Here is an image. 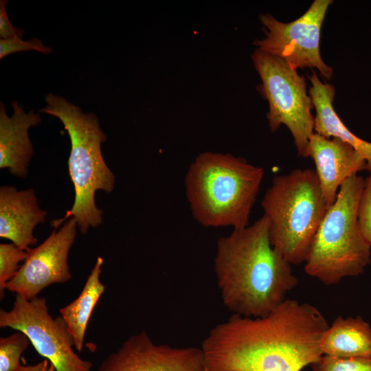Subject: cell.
<instances>
[{
  "label": "cell",
  "mask_w": 371,
  "mask_h": 371,
  "mask_svg": "<svg viewBox=\"0 0 371 371\" xmlns=\"http://www.w3.org/2000/svg\"><path fill=\"white\" fill-rule=\"evenodd\" d=\"M331 0H315L299 18L283 23L270 14H261L265 37L254 45L262 52L280 58L292 68H316L322 77L329 80L333 68L322 60L319 51L322 23Z\"/></svg>",
  "instance_id": "9"
},
{
  "label": "cell",
  "mask_w": 371,
  "mask_h": 371,
  "mask_svg": "<svg viewBox=\"0 0 371 371\" xmlns=\"http://www.w3.org/2000/svg\"><path fill=\"white\" fill-rule=\"evenodd\" d=\"M103 262V258L98 256L80 294L72 302L59 309L78 352L82 350L88 322L104 291V286L100 280Z\"/></svg>",
  "instance_id": "17"
},
{
  "label": "cell",
  "mask_w": 371,
  "mask_h": 371,
  "mask_svg": "<svg viewBox=\"0 0 371 371\" xmlns=\"http://www.w3.org/2000/svg\"><path fill=\"white\" fill-rule=\"evenodd\" d=\"M313 371H371L370 357H339L324 355L311 364Z\"/></svg>",
  "instance_id": "20"
},
{
  "label": "cell",
  "mask_w": 371,
  "mask_h": 371,
  "mask_svg": "<svg viewBox=\"0 0 371 371\" xmlns=\"http://www.w3.org/2000/svg\"><path fill=\"white\" fill-rule=\"evenodd\" d=\"M30 343L28 337L18 331L6 337L0 338V371H14L21 364L22 354Z\"/></svg>",
  "instance_id": "18"
},
{
  "label": "cell",
  "mask_w": 371,
  "mask_h": 371,
  "mask_svg": "<svg viewBox=\"0 0 371 371\" xmlns=\"http://www.w3.org/2000/svg\"><path fill=\"white\" fill-rule=\"evenodd\" d=\"M98 371H205L201 348L156 344L145 331L133 335Z\"/></svg>",
  "instance_id": "11"
},
{
  "label": "cell",
  "mask_w": 371,
  "mask_h": 371,
  "mask_svg": "<svg viewBox=\"0 0 371 371\" xmlns=\"http://www.w3.org/2000/svg\"><path fill=\"white\" fill-rule=\"evenodd\" d=\"M0 326L25 333L55 371H92V363L74 351V339L64 319L51 316L44 297L26 300L16 294L10 310H0Z\"/></svg>",
  "instance_id": "8"
},
{
  "label": "cell",
  "mask_w": 371,
  "mask_h": 371,
  "mask_svg": "<svg viewBox=\"0 0 371 371\" xmlns=\"http://www.w3.org/2000/svg\"><path fill=\"white\" fill-rule=\"evenodd\" d=\"M315 162L322 194L329 208L336 201L337 190L359 171L367 170V162L348 143L313 133L309 139L307 157Z\"/></svg>",
  "instance_id": "12"
},
{
  "label": "cell",
  "mask_w": 371,
  "mask_h": 371,
  "mask_svg": "<svg viewBox=\"0 0 371 371\" xmlns=\"http://www.w3.org/2000/svg\"><path fill=\"white\" fill-rule=\"evenodd\" d=\"M28 251L20 249L14 244H0V297H4L7 284L15 276L20 267L19 263L25 261Z\"/></svg>",
  "instance_id": "19"
},
{
  "label": "cell",
  "mask_w": 371,
  "mask_h": 371,
  "mask_svg": "<svg viewBox=\"0 0 371 371\" xmlns=\"http://www.w3.org/2000/svg\"><path fill=\"white\" fill-rule=\"evenodd\" d=\"M7 1H0V37L2 39L19 36L22 38L24 31L15 27L8 16L5 5Z\"/></svg>",
  "instance_id": "23"
},
{
  "label": "cell",
  "mask_w": 371,
  "mask_h": 371,
  "mask_svg": "<svg viewBox=\"0 0 371 371\" xmlns=\"http://www.w3.org/2000/svg\"><path fill=\"white\" fill-rule=\"evenodd\" d=\"M322 354L339 357H370L371 326L361 317H337L320 340Z\"/></svg>",
  "instance_id": "16"
},
{
  "label": "cell",
  "mask_w": 371,
  "mask_h": 371,
  "mask_svg": "<svg viewBox=\"0 0 371 371\" xmlns=\"http://www.w3.org/2000/svg\"><path fill=\"white\" fill-rule=\"evenodd\" d=\"M47 212L41 209L32 188L18 190L13 186L0 188V237L29 251L37 243L33 231L45 221Z\"/></svg>",
  "instance_id": "13"
},
{
  "label": "cell",
  "mask_w": 371,
  "mask_h": 371,
  "mask_svg": "<svg viewBox=\"0 0 371 371\" xmlns=\"http://www.w3.org/2000/svg\"><path fill=\"white\" fill-rule=\"evenodd\" d=\"M357 219L361 233L371 245V173L365 180V186L357 207Z\"/></svg>",
  "instance_id": "22"
},
{
  "label": "cell",
  "mask_w": 371,
  "mask_h": 371,
  "mask_svg": "<svg viewBox=\"0 0 371 371\" xmlns=\"http://www.w3.org/2000/svg\"><path fill=\"white\" fill-rule=\"evenodd\" d=\"M31 50L37 51L45 54L52 53V49L45 46L37 38H33L29 41H23L22 38L19 36L0 39V60L12 54Z\"/></svg>",
  "instance_id": "21"
},
{
  "label": "cell",
  "mask_w": 371,
  "mask_h": 371,
  "mask_svg": "<svg viewBox=\"0 0 371 371\" xmlns=\"http://www.w3.org/2000/svg\"><path fill=\"white\" fill-rule=\"evenodd\" d=\"M251 59L261 80L256 89L269 104L267 117L271 131L285 125L293 135L298 156L307 157L315 117L304 77L282 58L258 48Z\"/></svg>",
  "instance_id": "7"
},
{
  "label": "cell",
  "mask_w": 371,
  "mask_h": 371,
  "mask_svg": "<svg viewBox=\"0 0 371 371\" xmlns=\"http://www.w3.org/2000/svg\"><path fill=\"white\" fill-rule=\"evenodd\" d=\"M45 100L46 105L38 111L60 120L70 138L68 170L75 190L71 210L63 218L52 221L51 225L57 229L72 216L81 233L86 234L90 227H96L102 222L103 212L95 205V192H111L115 187V175L101 149L106 136L94 113H84L79 106L54 93H48Z\"/></svg>",
  "instance_id": "4"
},
{
  "label": "cell",
  "mask_w": 371,
  "mask_h": 371,
  "mask_svg": "<svg viewBox=\"0 0 371 371\" xmlns=\"http://www.w3.org/2000/svg\"><path fill=\"white\" fill-rule=\"evenodd\" d=\"M308 79L311 83L308 93L316 111L314 126L316 133L327 138L336 137L350 144L366 159L367 170L371 173V142L352 133L336 113L333 105L335 87L322 82L314 70Z\"/></svg>",
  "instance_id": "15"
},
{
  "label": "cell",
  "mask_w": 371,
  "mask_h": 371,
  "mask_svg": "<svg viewBox=\"0 0 371 371\" xmlns=\"http://www.w3.org/2000/svg\"><path fill=\"white\" fill-rule=\"evenodd\" d=\"M329 325L314 306L286 299L260 317L233 314L201 344L205 371H301L323 355Z\"/></svg>",
  "instance_id": "1"
},
{
  "label": "cell",
  "mask_w": 371,
  "mask_h": 371,
  "mask_svg": "<svg viewBox=\"0 0 371 371\" xmlns=\"http://www.w3.org/2000/svg\"><path fill=\"white\" fill-rule=\"evenodd\" d=\"M364 186L365 179L354 175L340 186L304 262L305 272L326 285L357 276L371 262V245L363 237L357 219Z\"/></svg>",
  "instance_id": "6"
},
{
  "label": "cell",
  "mask_w": 371,
  "mask_h": 371,
  "mask_svg": "<svg viewBox=\"0 0 371 371\" xmlns=\"http://www.w3.org/2000/svg\"><path fill=\"white\" fill-rule=\"evenodd\" d=\"M49 362L47 359H44L34 365H21L19 368L14 371H45V370L49 365Z\"/></svg>",
  "instance_id": "24"
},
{
  "label": "cell",
  "mask_w": 371,
  "mask_h": 371,
  "mask_svg": "<svg viewBox=\"0 0 371 371\" xmlns=\"http://www.w3.org/2000/svg\"><path fill=\"white\" fill-rule=\"evenodd\" d=\"M11 104L13 113L8 116L4 104L0 102V168H7L12 175L25 178L34 153L28 130L38 125L41 117L33 110L25 112L16 101Z\"/></svg>",
  "instance_id": "14"
},
{
  "label": "cell",
  "mask_w": 371,
  "mask_h": 371,
  "mask_svg": "<svg viewBox=\"0 0 371 371\" xmlns=\"http://www.w3.org/2000/svg\"><path fill=\"white\" fill-rule=\"evenodd\" d=\"M77 226L76 219L71 217L60 229H54L40 245L31 248L6 289L32 300L45 287L69 281L71 273L67 258L75 241Z\"/></svg>",
  "instance_id": "10"
},
{
  "label": "cell",
  "mask_w": 371,
  "mask_h": 371,
  "mask_svg": "<svg viewBox=\"0 0 371 371\" xmlns=\"http://www.w3.org/2000/svg\"><path fill=\"white\" fill-rule=\"evenodd\" d=\"M45 371H55V369L51 364H49Z\"/></svg>",
  "instance_id": "25"
},
{
  "label": "cell",
  "mask_w": 371,
  "mask_h": 371,
  "mask_svg": "<svg viewBox=\"0 0 371 371\" xmlns=\"http://www.w3.org/2000/svg\"><path fill=\"white\" fill-rule=\"evenodd\" d=\"M291 265L272 247L265 216L251 225L233 229L217 240L214 258L223 304L236 315H268L297 284Z\"/></svg>",
  "instance_id": "2"
},
{
  "label": "cell",
  "mask_w": 371,
  "mask_h": 371,
  "mask_svg": "<svg viewBox=\"0 0 371 371\" xmlns=\"http://www.w3.org/2000/svg\"><path fill=\"white\" fill-rule=\"evenodd\" d=\"M264 169L229 153L203 152L185 175L186 198L193 218L206 227L249 225Z\"/></svg>",
  "instance_id": "3"
},
{
  "label": "cell",
  "mask_w": 371,
  "mask_h": 371,
  "mask_svg": "<svg viewBox=\"0 0 371 371\" xmlns=\"http://www.w3.org/2000/svg\"><path fill=\"white\" fill-rule=\"evenodd\" d=\"M261 205L272 247L291 265L305 262L328 209L315 170L276 176Z\"/></svg>",
  "instance_id": "5"
}]
</instances>
